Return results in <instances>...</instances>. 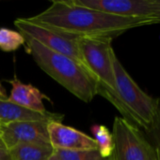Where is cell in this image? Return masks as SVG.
I'll list each match as a JSON object with an SVG mask.
<instances>
[{
    "mask_svg": "<svg viewBox=\"0 0 160 160\" xmlns=\"http://www.w3.org/2000/svg\"><path fill=\"white\" fill-rule=\"evenodd\" d=\"M30 22L68 38L112 37L130 29L160 23L158 19L121 17L79 6L74 0H55Z\"/></svg>",
    "mask_w": 160,
    "mask_h": 160,
    "instance_id": "6da1fadb",
    "label": "cell"
},
{
    "mask_svg": "<svg viewBox=\"0 0 160 160\" xmlns=\"http://www.w3.org/2000/svg\"><path fill=\"white\" fill-rule=\"evenodd\" d=\"M25 39L27 52L46 74L80 100L91 102L94 98L98 82L84 65L47 49L35 39Z\"/></svg>",
    "mask_w": 160,
    "mask_h": 160,
    "instance_id": "7a4b0ae2",
    "label": "cell"
},
{
    "mask_svg": "<svg viewBox=\"0 0 160 160\" xmlns=\"http://www.w3.org/2000/svg\"><path fill=\"white\" fill-rule=\"evenodd\" d=\"M112 39V37H81L76 41L85 67L98 82L97 95L108 99L126 119L125 110L116 91Z\"/></svg>",
    "mask_w": 160,
    "mask_h": 160,
    "instance_id": "3957f363",
    "label": "cell"
},
{
    "mask_svg": "<svg viewBox=\"0 0 160 160\" xmlns=\"http://www.w3.org/2000/svg\"><path fill=\"white\" fill-rule=\"evenodd\" d=\"M113 70L116 91L126 112V120L149 131L154 122L157 98L145 93L131 78L118 59L115 52L112 53Z\"/></svg>",
    "mask_w": 160,
    "mask_h": 160,
    "instance_id": "277c9868",
    "label": "cell"
},
{
    "mask_svg": "<svg viewBox=\"0 0 160 160\" xmlns=\"http://www.w3.org/2000/svg\"><path fill=\"white\" fill-rule=\"evenodd\" d=\"M112 137L114 149L110 160H160L159 150L145 133L123 117H115Z\"/></svg>",
    "mask_w": 160,
    "mask_h": 160,
    "instance_id": "5b68a950",
    "label": "cell"
},
{
    "mask_svg": "<svg viewBox=\"0 0 160 160\" xmlns=\"http://www.w3.org/2000/svg\"><path fill=\"white\" fill-rule=\"evenodd\" d=\"M14 25L24 38L35 39L47 49L71 57L84 65L76 38L60 35L53 30L30 22L27 18L16 19L14 21Z\"/></svg>",
    "mask_w": 160,
    "mask_h": 160,
    "instance_id": "8992f818",
    "label": "cell"
},
{
    "mask_svg": "<svg viewBox=\"0 0 160 160\" xmlns=\"http://www.w3.org/2000/svg\"><path fill=\"white\" fill-rule=\"evenodd\" d=\"M79 6L127 18L160 20V0H74Z\"/></svg>",
    "mask_w": 160,
    "mask_h": 160,
    "instance_id": "52a82bcc",
    "label": "cell"
},
{
    "mask_svg": "<svg viewBox=\"0 0 160 160\" xmlns=\"http://www.w3.org/2000/svg\"><path fill=\"white\" fill-rule=\"evenodd\" d=\"M47 125L44 121L0 123V142L7 150L23 143L50 144Z\"/></svg>",
    "mask_w": 160,
    "mask_h": 160,
    "instance_id": "ba28073f",
    "label": "cell"
},
{
    "mask_svg": "<svg viewBox=\"0 0 160 160\" xmlns=\"http://www.w3.org/2000/svg\"><path fill=\"white\" fill-rule=\"evenodd\" d=\"M50 145L54 150H98L95 140L61 122H50L47 125Z\"/></svg>",
    "mask_w": 160,
    "mask_h": 160,
    "instance_id": "9c48e42d",
    "label": "cell"
},
{
    "mask_svg": "<svg viewBox=\"0 0 160 160\" xmlns=\"http://www.w3.org/2000/svg\"><path fill=\"white\" fill-rule=\"evenodd\" d=\"M8 82L11 85L10 95L8 98L11 102L36 112L45 113L47 112L43 100L48 98L42 94L38 88L32 84H25L22 82L17 77L9 80Z\"/></svg>",
    "mask_w": 160,
    "mask_h": 160,
    "instance_id": "30bf717a",
    "label": "cell"
},
{
    "mask_svg": "<svg viewBox=\"0 0 160 160\" xmlns=\"http://www.w3.org/2000/svg\"><path fill=\"white\" fill-rule=\"evenodd\" d=\"M63 114L47 112L45 113L36 112L26 110L8 98H0V123H10L19 121H44V122H61Z\"/></svg>",
    "mask_w": 160,
    "mask_h": 160,
    "instance_id": "8fae6325",
    "label": "cell"
},
{
    "mask_svg": "<svg viewBox=\"0 0 160 160\" xmlns=\"http://www.w3.org/2000/svg\"><path fill=\"white\" fill-rule=\"evenodd\" d=\"M8 151L10 160H47L54 153L50 144L39 143L18 144Z\"/></svg>",
    "mask_w": 160,
    "mask_h": 160,
    "instance_id": "7c38bea8",
    "label": "cell"
},
{
    "mask_svg": "<svg viewBox=\"0 0 160 160\" xmlns=\"http://www.w3.org/2000/svg\"><path fill=\"white\" fill-rule=\"evenodd\" d=\"M91 130L94 136L93 139L97 143L98 151L101 157L106 160L111 159L114 149L112 133L106 126L103 125H93Z\"/></svg>",
    "mask_w": 160,
    "mask_h": 160,
    "instance_id": "4fadbf2b",
    "label": "cell"
},
{
    "mask_svg": "<svg viewBox=\"0 0 160 160\" xmlns=\"http://www.w3.org/2000/svg\"><path fill=\"white\" fill-rule=\"evenodd\" d=\"M25 43V39L20 32L1 27L0 28V50L3 52H14Z\"/></svg>",
    "mask_w": 160,
    "mask_h": 160,
    "instance_id": "5bb4252c",
    "label": "cell"
},
{
    "mask_svg": "<svg viewBox=\"0 0 160 160\" xmlns=\"http://www.w3.org/2000/svg\"><path fill=\"white\" fill-rule=\"evenodd\" d=\"M54 154L58 160H106L98 150H54Z\"/></svg>",
    "mask_w": 160,
    "mask_h": 160,
    "instance_id": "9a60e30c",
    "label": "cell"
},
{
    "mask_svg": "<svg viewBox=\"0 0 160 160\" xmlns=\"http://www.w3.org/2000/svg\"><path fill=\"white\" fill-rule=\"evenodd\" d=\"M146 133L150 135L152 142L160 152V98H157V107L154 122L152 124L151 128Z\"/></svg>",
    "mask_w": 160,
    "mask_h": 160,
    "instance_id": "2e32d148",
    "label": "cell"
},
{
    "mask_svg": "<svg viewBox=\"0 0 160 160\" xmlns=\"http://www.w3.org/2000/svg\"><path fill=\"white\" fill-rule=\"evenodd\" d=\"M0 160H10L8 156V151L0 142Z\"/></svg>",
    "mask_w": 160,
    "mask_h": 160,
    "instance_id": "e0dca14e",
    "label": "cell"
},
{
    "mask_svg": "<svg viewBox=\"0 0 160 160\" xmlns=\"http://www.w3.org/2000/svg\"><path fill=\"white\" fill-rule=\"evenodd\" d=\"M0 98H6V91H5V89H4V87L2 86L1 82H0Z\"/></svg>",
    "mask_w": 160,
    "mask_h": 160,
    "instance_id": "ac0fdd59",
    "label": "cell"
},
{
    "mask_svg": "<svg viewBox=\"0 0 160 160\" xmlns=\"http://www.w3.org/2000/svg\"><path fill=\"white\" fill-rule=\"evenodd\" d=\"M47 160H58V158L56 157V155L53 153V155H52V156H51V157H50V158H49Z\"/></svg>",
    "mask_w": 160,
    "mask_h": 160,
    "instance_id": "d6986e66",
    "label": "cell"
},
{
    "mask_svg": "<svg viewBox=\"0 0 160 160\" xmlns=\"http://www.w3.org/2000/svg\"><path fill=\"white\" fill-rule=\"evenodd\" d=\"M0 136H1V132H0Z\"/></svg>",
    "mask_w": 160,
    "mask_h": 160,
    "instance_id": "ffe728a7",
    "label": "cell"
}]
</instances>
